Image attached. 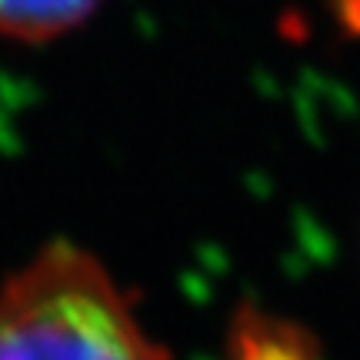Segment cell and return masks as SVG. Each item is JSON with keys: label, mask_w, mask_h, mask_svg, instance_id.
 Instances as JSON below:
<instances>
[{"label": "cell", "mask_w": 360, "mask_h": 360, "mask_svg": "<svg viewBox=\"0 0 360 360\" xmlns=\"http://www.w3.org/2000/svg\"><path fill=\"white\" fill-rule=\"evenodd\" d=\"M101 0H0V34L13 40H53L87 20Z\"/></svg>", "instance_id": "cell-2"}, {"label": "cell", "mask_w": 360, "mask_h": 360, "mask_svg": "<svg viewBox=\"0 0 360 360\" xmlns=\"http://www.w3.org/2000/svg\"><path fill=\"white\" fill-rule=\"evenodd\" d=\"M240 360H307V337L281 323L250 317L247 330H237Z\"/></svg>", "instance_id": "cell-3"}, {"label": "cell", "mask_w": 360, "mask_h": 360, "mask_svg": "<svg viewBox=\"0 0 360 360\" xmlns=\"http://www.w3.org/2000/svg\"><path fill=\"white\" fill-rule=\"evenodd\" d=\"M0 360H167L94 254L57 240L0 290Z\"/></svg>", "instance_id": "cell-1"}]
</instances>
